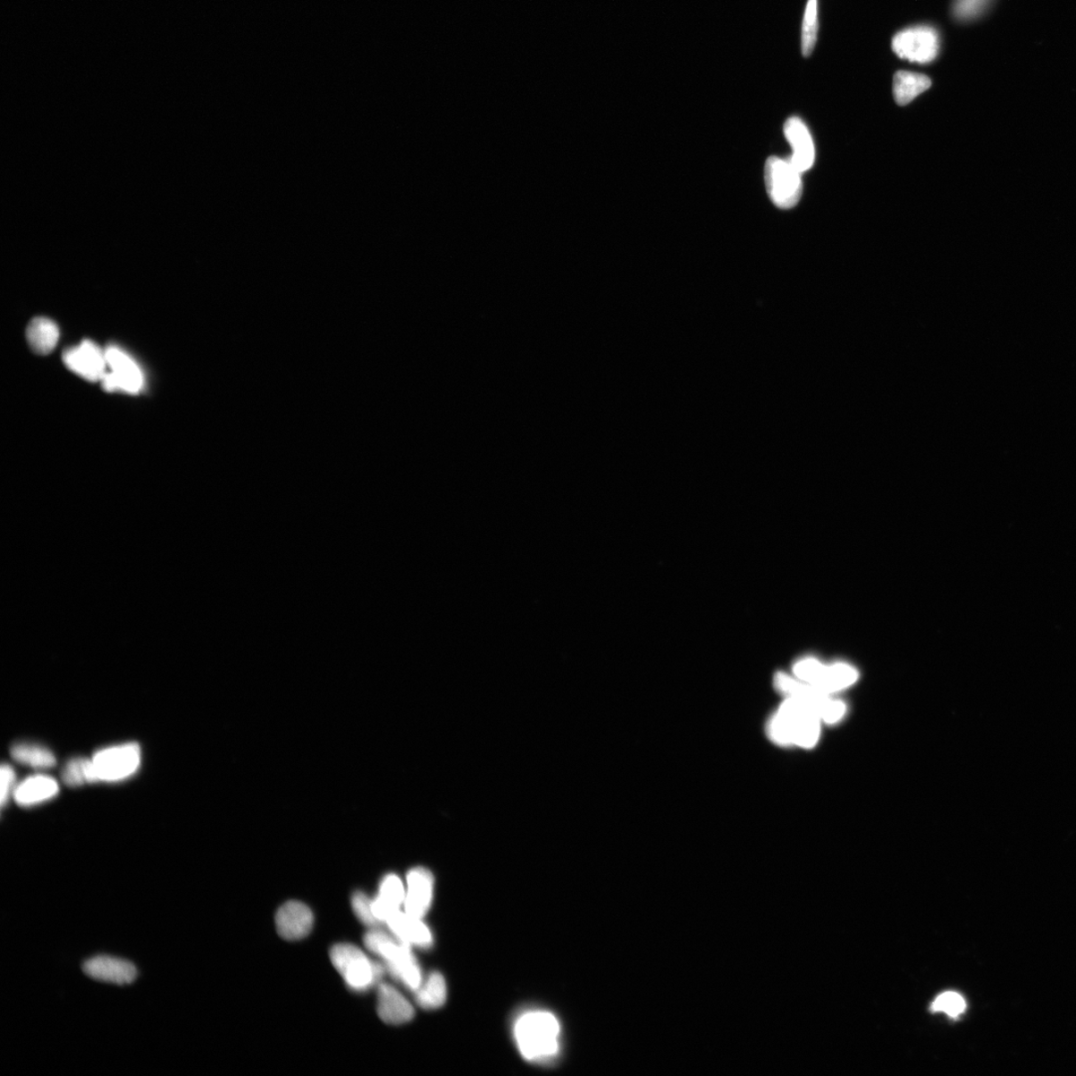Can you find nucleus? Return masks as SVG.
<instances>
[{
  "label": "nucleus",
  "instance_id": "4",
  "mask_svg": "<svg viewBox=\"0 0 1076 1076\" xmlns=\"http://www.w3.org/2000/svg\"><path fill=\"white\" fill-rule=\"evenodd\" d=\"M775 685L786 698L800 702L801 704L814 711L824 723L836 724L845 716V702L832 698L830 694L815 688L800 679L793 678L785 673H778L775 677Z\"/></svg>",
  "mask_w": 1076,
  "mask_h": 1076
},
{
  "label": "nucleus",
  "instance_id": "13",
  "mask_svg": "<svg viewBox=\"0 0 1076 1076\" xmlns=\"http://www.w3.org/2000/svg\"><path fill=\"white\" fill-rule=\"evenodd\" d=\"M315 917L306 904L290 901L277 911L275 925L282 938L295 941L306 938L314 927Z\"/></svg>",
  "mask_w": 1076,
  "mask_h": 1076
},
{
  "label": "nucleus",
  "instance_id": "8",
  "mask_svg": "<svg viewBox=\"0 0 1076 1076\" xmlns=\"http://www.w3.org/2000/svg\"><path fill=\"white\" fill-rule=\"evenodd\" d=\"M795 678L828 694L844 690L858 679L854 668L839 664L822 665L814 659H803L794 667Z\"/></svg>",
  "mask_w": 1076,
  "mask_h": 1076
},
{
  "label": "nucleus",
  "instance_id": "6",
  "mask_svg": "<svg viewBox=\"0 0 1076 1076\" xmlns=\"http://www.w3.org/2000/svg\"><path fill=\"white\" fill-rule=\"evenodd\" d=\"M768 194L778 207L792 208L803 195L802 172L788 159L770 157L766 164Z\"/></svg>",
  "mask_w": 1076,
  "mask_h": 1076
},
{
  "label": "nucleus",
  "instance_id": "22",
  "mask_svg": "<svg viewBox=\"0 0 1076 1076\" xmlns=\"http://www.w3.org/2000/svg\"><path fill=\"white\" fill-rule=\"evenodd\" d=\"M416 1000L423 1009L441 1008L447 1000V985L444 977L438 971L431 974L416 990Z\"/></svg>",
  "mask_w": 1076,
  "mask_h": 1076
},
{
  "label": "nucleus",
  "instance_id": "3",
  "mask_svg": "<svg viewBox=\"0 0 1076 1076\" xmlns=\"http://www.w3.org/2000/svg\"><path fill=\"white\" fill-rule=\"evenodd\" d=\"M366 948L387 963L391 974L411 990L422 985L421 969L411 951V946L395 941L391 936L372 930L364 937Z\"/></svg>",
  "mask_w": 1076,
  "mask_h": 1076
},
{
  "label": "nucleus",
  "instance_id": "21",
  "mask_svg": "<svg viewBox=\"0 0 1076 1076\" xmlns=\"http://www.w3.org/2000/svg\"><path fill=\"white\" fill-rule=\"evenodd\" d=\"M932 85L929 77L911 71H898L894 76V98L900 106H905L912 102L920 94L927 91Z\"/></svg>",
  "mask_w": 1076,
  "mask_h": 1076
},
{
  "label": "nucleus",
  "instance_id": "5",
  "mask_svg": "<svg viewBox=\"0 0 1076 1076\" xmlns=\"http://www.w3.org/2000/svg\"><path fill=\"white\" fill-rule=\"evenodd\" d=\"M331 959L347 985L356 991L368 990L384 974L383 967L372 962L366 954L351 944L333 946Z\"/></svg>",
  "mask_w": 1076,
  "mask_h": 1076
},
{
  "label": "nucleus",
  "instance_id": "23",
  "mask_svg": "<svg viewBox=\"0 0 1076 1076\" xmlns=\"http://www.w3.org/2000/svg\"><path fill=\"white\" fill-rule=\"evenodd\" d=\"M11 752L14 761L31 768L50 769L56 763L55 754L38 744H17L13 746Z\"/></svg>",
  "mask_w": 1076,
  "mask_h": 1076
},
{
  "label": "nucleus",
  "instance_id": "15",
  "mask_svg": "<svg viewBox=\"0 0 1076 1076\" xmlns=\"http://www.w3.org/2000/svg\"><path fill=\"white\" fill-rule=\"evenodd\" d=\"M405 912L423 919L427 914L433 899V878L425 869L412 870L407 876Z\"/></svg>",
  "mask_w": 1076,
  "mask_h": 1076
},
{
  "label": "nucleus",
  "instance_id": "27",
  "mask_svg": "<svg viewBox=\"0 0 1076 1076\" xmlns=\"http://www.w3.org/2000/svg\"><path fill=\"white\" fill-rule=\"evenodd\" d=\"M993 0H956L954 4V15L960 21H970L979 16Z\"/></svg>",
  "mask_w": 1076,
  "mask_h": 1076
},
{
  "label": "nucleus",
  "instance_id": "28",
  "mask_svg": "<svg viewBox=\"0 0 1076 1076\" xmlns=\"http://www.w3.org/2000/svg\"><path fill=\"white\" fill-rule=\"evenodd\" d=\"M352 908L360 921L369 927L380 924L372 911V900L362 892H356L352 896Z\"/></svg>",
  "mask_w": 1076,
  "mask_h": 1076
},
{
  "label": "nucleus",
  "instance_id": "18",
  "mask_svg": "<svg viewBox=\"0 0 1076 1076\" xmlns=\"http://www.w3.org/2000/svg\"><path fill=\"white\" fill-rule=\"evenodd\" d=\"M386 923L399 941L420 948L431 947L433 936L422 919L399 911Z\"/></svg>",
  "mask_w": 1076,
  "mask_h": 1076
},
{
  "label": "nucleus",
  "instance_id": "17",
  "mask_svg": "<svg viewBox=\"0 0 1076 1076\" xmlns=\"http://www.w3.org/2000/svg\"><path fill=\"white\" fill-rule=\"evenodd\" d=\"M406 892L398 876L390 874L381 883L378 896L372 900V911L380 923L387 922L399 912L405 902Z\"/></svg>",
  "mask_w": 1076,
  "mask_h": 1076
},
{
  "label": "nucleus",
  "instance_id": "14",
  "mask_svg": "<svg viewBox=\"0 0 1076 1076\" xmlns=\"http://www.w3.org/2000/svg\"><path fill=\"white\" fill-rule=\"evenodd\" d=\"M784 131L793 150L789 162L802 173L811 169L815 161V147L809 128L802 119L792 117L787 119Z\"/></svg>",
  "mask_w": 1076,
  "mask_h": 1076
},
{
  "label": "nucleus",
  "instance_id": "26",
  "mask_svg": "<svg viewBox=\"0 0 1076 1076\" xmlns=\"http://www.w3.org/2000/svg\"><path fill=\"white\" fill-rule=\"evenodd\" d=\"M966 1010V1002L962 996L954 992L944 993L932 1004L933 1012L947 1013L951 1018H957Z\"/></svg>",
  "mask_w": 1076,
  "mask_h": 1076
},
{
  "label": "nucleus",
  "instance_id": "25",
  "mask_svg": "<svg viewBox=\"0 0 1076 1076\" xmlns=\"http://www.w3.org/2000/svg\"><path fill=\"white\" fill-rule=\"evenodd\" d=\"M818 0H809L804 13L802 33V49L805 57L812 54L818 40Z\"/></svg>",
  "mask_w": 1076,
  "mask_h": 1076
},
{
  "label": "nucleus",
  "instance_id": "24",
  "mask_svg": "<svg viewBox=\"0 0 1076 1076\" xmlns=\"http://www.w3.org/2000/svg\"><path fill=\"white\" fill-rule=\"evenodd\" d=\"M62 777L63 783L71 787L99 782L92 760L82 758L69 761Z\"/></svg>",
  "mask_w": 1076,
  "mask_h": 1076
},
{
  "label": "nucleus",
  "instance_id": "1",
  "mask_svg": "<svg viewBox=\"0 0 1076 1076\" xmlns=\"http://www.w3.org/2000/svg\"><path fill=\"white\" fill-rule=\"evenodd\" d=\"M821 719L800 702L786 698L771 718L768 733L780 745H796L811 749L818 744Z\"/></svg>",
  "mask_w": 1076,
  "mask_h": 1076
},
{
  "label": "nucleus",
  "instance_id": "29",
  "mask_svg": "<svg viewBox=\"0 0 1076 1076\" xmlns=\"http://www.w3.org/2000/svg\"><path fill=\"white\" fill-rule=\"evenodd\" d=\"M2 776V794H0V804L2 807L6 805L8 800L13 795L15 791V771L10 765H3L0 770Z\"/></svg>",
  "mask_w": 1076,
  "mask_h": 1076
},
{
  "label": "nucleus",
  "instance_id": "20",
  "mask_svg": "<svg viewBox=\"0 0 1076 1076\" xmlns=\"http://www.w3.org/2000/svg\"><path fill=\"white\" fill-rule=\"evenodd\" d=\"M59 336L57 324L46 317L32 319L26 329V340L31 350L38 355H47L54 351Z\"/></svg>",
  "mask_w": 1076,
  "mask_h": 1076
},
{
  "label": "nucleus",
  "instance_id": "11",
  "mask_svg": "<svg viewBox=\"0 0 1076 1076\" xmlns=\"http://www.w3.org/2000/svg\"><path fill=\"white\" fill-rule=\"evenodd\" d=\"M63 359L68 369L89 382L102 381L107 373L105 350L90 340L66 349Z\"/></svg>",
  "mask_w": 1076,
  "mask_h": 1076
},
{
  "label": "nucleus",
  "instance_id": "16",
  "mask_svg": "<svg viewBox=\"0 0 1076 1076\" xmlns=\"http://www.w3.org/2000/svg\"><path fill=\"white\" fill-rule=\"evenodd\" d=\"M377 1012L380 1019L389 1025H403L415 1015L411 1003L388 984L379 985Z\"/></svg>",
  "mask_w": 1076,
  "mask_h": 1076
},
{
  "label": "nucleus",
  "instance_id": "12",
  "mask_svg": "<svg viewBox=\"0 0 1076 1076\" xmlns=\"http://www.w3.org/2000/svg\"><path fill=\"white\" fill-rule=\"evenodd\" d=\"M82 969L85 975L93 979L118 986L131 985L138 978L133 963L104 954L87 960Z\"/></svg>",
  "mask_w": 1076,
  "mask_h": 1076
},
{
  "label": "nucleus",
  "instance_id": "2",
  "mask_svg": "<svg viewBox=\"0 0 1076 1076\" xmlns=\"http://www.w3.org/2000/svg\"><path fill=\"white\" fill-rule=\"evenodd\" d=\"M560 1027L554 1015L535 1011L525 1013L515 1027V1037L520 1054L527 1061L551 1060L559 1053Z\"/></svg>",
  "mask_w": 1076,
  "mask_h": 1076
},
{
  "label": "nucleus",
  "instance_id": "7",
  "mask_svg": "<svg viewBox=\"0 0 1076 1076\" xmlns=\"http://www.w3.org/2000/svg\"><path fill=\"white\" fill-rule=\"evenodd\" d=\"M91 760L99 782H121L140 768L141 749L136 743L109 746L98 751Z\"/></svg>",
  "mask_w": 1076,
  "mask_h": 1076
},
{
  "label": "nucleus",
  "instance_id": "9",
  "mask_svg": "<svg viewBox=\"0 0 1076 1076\" xmlns=\"http://www.w3.org/2000/svg\"><path fill=\"white\" fill-rule=\"evenodd\" d=\"M892 48L898 57L911 63H930L939 54V34L930 26H915L898 32Z\"/></svg>",
  "mask_w": 1076,
  "mask_h": 1076
},
{
  "label": "nucleus",
  "instance_id": "19",
  "mask_svg": "<svg viewBox=\"0 0 1076 1076\" xmlns=\"http://www.w3.org/2000/svg\"><path fill=\"white\" fill-rule=\"evenodd\" d=\"M58 793L59 786L55 778L37 775L25 778L22 783L17 785L13 797L21 806H32L51 800Z\"/></svg>",
  "mask_w": 1076,
  "mask_h": 1076
},
{
  "label": "nucleus",
  "instance_id": "10",
  "mask_svg": "<svg viewBox=\"0 0 1076 1076\" xmlns=\"http://www.w3.org/2000/svg\"><path fill=\"white\" fill-rule=\"evenodd\" d=\"M105 354L111 372L101 381L103 389L107 392L122 391L133 395L140 392L144 378L136 362L116 346L107 347Z\"/></svg>",
  "mask_w": 1076,
  "mask_h": 1076
}]
</instances>
